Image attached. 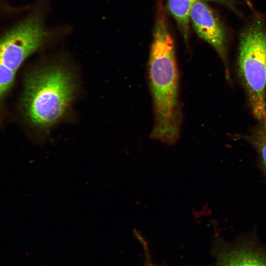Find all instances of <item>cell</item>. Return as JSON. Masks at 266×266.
Returning <instances> with one entry per match:
<instances>
[{"instance_id": "8992f818", "label": "cell", "mask_w": 266, "mask_h": 266, "mask_svg": "<svg viewBox=\"0 0 266 266\" xmlns=\"http://www.w3.org/2000/svg\"><path fill=\"white\" fill-rule=\"evenodd\" d=\"M206 0H197L190 12L191 20L198 35L211 45L220 57L226 59L225 35L223 28Z\"/></svg>"}, {"instance_id": "52a82bcc", "label": "cell", "mask_w": 266, "mask_h": 266, "mask_svg": "<svg viewBox=\"0 0 266 266\" xmlns=\"http://www.w3.org/2000/svg\"><path fill=\"white\" fill-rule=\"evenodd\" d=\"M197 0H166V8L175 20L184 40L187 42L189 37L190 12ZM223 4L237 13L233 0H206Z\"/></svg>"}, {"instance_id": "3957f363", "label": "cell", "mask_w": 266, "mask_h": 266, "mask_svg": "<svg viewBox=\"0 0 266 266\" xmlns=\"http://www.w3.org/2000/svg\"><path fill=\"white\" fill-rule=\"evenodd\" d=\"M238 67L252 113L266 127V30L258 19L240 35Z\"/></svg>"}, {"instance_id": "9c48e42d", "label": "cell", "mask_w": 266, "mask_h": 266, "mask_svg": "<svg viewBox=\"0 0 266 266\" xmlns=\"http://www.w3.org/2000/svg\"><path fill=\"white\" fill-rule=\"evenodd\" d=\"M134 236L141 244L144 251L145 260L142 266H165L156 265L152 261L147 242L142 234L137 230L133 233Z\"/></svg>"}, {"instance_id": "ba28073f", "label": "cell", "mask_w": 266, "mask_h": 266, "mask_svg": "<svg viewBox=\"0 0 266 266\" xmlns=\"http://www.w3.org/2000/svg\"><path fill=\"white\" fill-rule=\"evenodd\" d=\"M246 139L257 151L266 175V127L260 124Z\"/></svg>"}, {"instance_id": "6da1fadb", "label": "cell", "mask_w": 266, "mask_h": 266, "mask_svg": "<svg viewBox=\"0 0 266 266\" xmlns=\"http://www.w3.org/2000/svg\"><path fill=\"white\" fill-rule=\"evenodd\" d=\"M153 32L148 71L154 122L150 137L173 146L179 139L182 113L174 41L163 0L158 3Z\"/></svg>"}, {"instance_id": "7a4b0ae2", "label": "cell", "mask_w": 266, "mask_h": 266, "mask_svg": "<svg viewBox=\"0 0 266 266\" xmlns=\"http://www.w3.org/2000/svg\"><path fill=\"white\" fill-rule=\"evenodd\" d=\"M75 88L72 73L63 66H48L31 73L26 79L23 100L29 121L42 130L57 124L68 110Z\"/></svg>"}, {"instance_id": "5b68a950", "label": "cell", "mask_w": 266, "mask_h": 266, "mask_svg": "<svg viewBox=\"0 0 266 266\" xmlns=\"http://www.w3.org/2000/svg\"><path fill=\"white\" fill-rule=\"evenodd\" d=\"M220 244L214 266H266V244L260 243L254 233Z\"/></svg>"}, {"instance_id": "277c9868", "label": "cell", "mask_w": 266, "mask_h": 266, "mask_svg": "<svg viewBox=\"0 0 266 266\" xmlns=\"http://www.w3.org/2000/svg\"><path fill=\"white\" fill-rule=\"evenodd\" d=\"M41 4L0 38V99L11 87L24 61L47 38L45 8Z\"/></svg>"}]
</instances>
